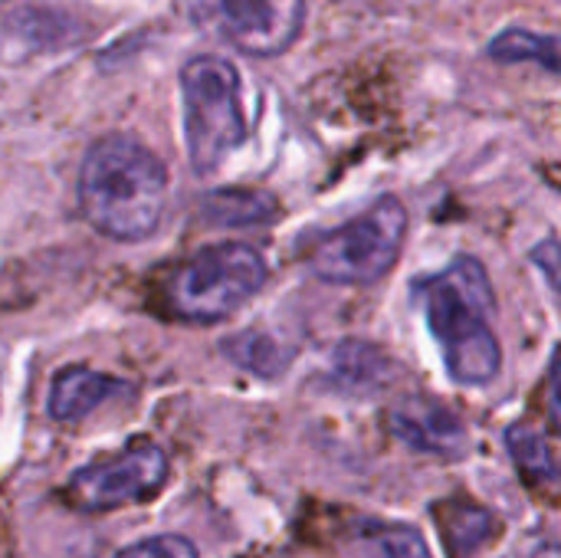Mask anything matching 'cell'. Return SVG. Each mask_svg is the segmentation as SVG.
<instances>
[{
  "mask_svg": "<svg viewBox=\"0 0 561 558\" xmlns=\"http://www.w3.org/2000/svg\"><path fill=\"white\" fill-rule=\"evenodd\" d=\"M414 296L450 378L463 388L490 385L503 368V349L490 322L496 296L486 266L477 257H454L440 273L417 280Z\"/></svg>",
  "mask_w": 561,
  "mask_h": 558,
  "instance_id": "cell-1",
  "label": "cell"
},
{
  "mask_svg": "<svg viewBox=\"0 0 561 558\" xmlns=\"http://www.w3.org/2000/svg\"><path fill=\"white\" fill-rule=\"evenodd\" d=\"M168 204L164 161L131 135L99 138L79 171V207L85 220L122 243L151 237Z\"/></svg>",
  "mask_w": 561,
  "mask_h": 558,
  "instance_id": "cell-2",
  "label": "cell"
},
{
  "mask_svg": "<svg viewBox=\"0 0 561 558\" xmlns=\"http://www.w3.org/2000/svg\"><path fill=\"white\" fill-rule=\"evenodd\" d=\"M184 145L197 174L217 171L247 141L240 72L230 59L194 56L181 69Z\"/></svg>",
  "mask_w": 561,
  "mask_h": 558,
  "instance_id": "cell-3",
  "label": "cell"
},
{
  "mask_svg": "<svg viewBox=\"0 0 561 558\" xmlns=\"http://www.w3.org/2000/svg\"><path fill=\"white\" fill-rule=\"evenodd\" d=\"M408 210L398 197H378L362 217L329 230L309 253V270L329 286H375L401 260Z\"/></svg>",
  "mask_w": 561,
  "mask_h": 558,
  "instance_id": "cell-4",
  "label": "cell"
},
{
  "mask_svg": "<svg viewBox=\"0 0 561 558\" xmlns=\"http://www.w3.org/2000/svg\"><path fill=\"white\" fill-rule=\"evenodd\" d=\"M266 286V260L247 243H217L191 257L171 280V309L187 322H220Z\"/></svg>",
  "mask_w": 561,
  "mask_h": 558,
  "instance_id": "cell-5",
  "label": "cell"
},
{
  "mask_svg": "<svg viewBox=\"0 0 561 558\" xmlns=\"http://www.w3.org/2000/svg\"><path fill=\"white\" fill-rule=\"evenodd\" d=\"M181 16L227 46L273 59L283 56L306 26V0H174Z\"/></svg>",
  "mask_w": 561,
  "mask_h": 558,
  "instance_id": "cell-6",
  "label": "cell"
},
{
  "mask_svg": "<svg viewBox=\"0 0 561 558\" xmlns=\"http://www.w3.org/2000/svg\"><path fill=\"white\" fill-rule=\"evenodd\" d=\"M168 480V457L158 444L138 441L128 451L72 474L66 503L79 513H108L158 497Z\"/></svg>",
  "mask_w": 561,
  "mask_h": 558,
  "instance_id": "cell-7",
  "label": "cell"
},
{
  "mask_svg": "<svg viewBox=\"0 0 561 558\" xmlns=\"http://www.w3.org/2000/svg\"><path fill=\"white\" fill-rule=\"evenodd\" d=\"M391 434L417 454H431L440 460H460L470 451V434L463 421L431 398H408L388 411Z\"/></svg>",
  "mask_w": 561,
  "mask_h": 558,
  "instance_id": "cell-8",
  "label": "cell"
},
{
  "mask_svg": "<svg viewBox=\"0 0 561 558\" xmlns=\"http://www.w3.org/2000/svg\"><path fill=\"white\" fill-rule=\"evenodd\" d=\"M76 16L46 7H20L0 20V56H30L76 39Z\"/></svg>",
  "mask_w": 561,
  "mask_h": 558,
  "instance_id": "cell-9",
  "label": "cell"
},
{
  "mask_svg": "<svg viewBox=\"0 0 561 558\" xmlns=\"http://www.w3.org/2000/svg\"><path fill=\"white\" fill-rule=\"evenodd\" d=\"M125 385L118 378L99 375L92 368H62L53 378L49 388V414L56 421H82L85 414H92L99 405H105L112 395H122Z\"/></svg>",
  "mask_w": 561,
  "mask_h": 558,
  "instance_id": "cell-10",
  "label": "cell"
},
{
  "mask_svg": "<svg viewBox=\"0 0 561 558\" xmlns=\"http://www.w3.org/2000/svg\"><path fill=\"white\" fill-rule=\"evenodd\" d=\"M204 217L217 227H266L279 217V201L256 187H224L204 201Z\"/></svg>",
  "mask_w": 561,
  "mask_h": 558,
  "instance_id": "cell-11",
  "label": "cell"
},
{
  "mask_svg": "<svg viewBox=\"0 0 561 558\" xmlns=\"http://www.w3.org/2000/svg\"><path fill=\"white\" fill-rule=\"evenodd\" d=\"M434 516H437V526H440L454 558H473V553L483 549L490 543V536L496 533L493 513L477 503H467V500L437 503Z\"/></svg>",
  "mask_w": 561,
  "mask_h": 558,
  "instance_id": "cell-12",
  "label": "cell"
},
{
  "mask_svg": "<svg viewBox=\"0 0 561 558\" xmlns=\"http://www.w3.org/2000/svg\"><path fill=\"white\" fill-rule=\"evenodd\" d=\"M486 56L493 62H536L549 76L561 79V33H536L526 26H510L496 33L486 46Z\"/></svg>",
  "mask_w": 561,
  "mask_h": 558,
  "instance_id": "cell-13",
  "label": "cell"
},
{
  "mask_svg": "<svg viewBox=\"0 0 561 558\" xmlns=\"http://www.w3.org/2000/svg\"><path fill=\"white\" fill-rule=\"evenodd\" d=\"M224 355L233 365H240V368H247V372H253L260 378H276L289 365V352L273 335H263V332H240V335L227 339Z\"/></svg>",
  "mask_w": 561,
  "mask_h": 558,
  "instance_id": "cell-14",
  "label": "cell"
},
{
  "mask_svg": "<svg viewBox=\"0 0 561 558\" xmlns=\"http://www.w3.org/2000/svg\"><path fill=\"white\" fill-rule=\"evenodd\" d=\"M506 447L529 480H536V483H556L559 480V464L552 457V447L529 424H513L506 431Z\"/></svg>",
  "mask_w": 561,
  "mask_h": 558,
  "instance_id": "cell-15",
  "label": "cell"
},
{
  "mask_svg": "<svg viewBox=\"0 0 561 558\" xmlns=\"http://www.w3.org/2000/svg\"><path fill=\"white\" fill-rule=\"evenodd\" d=\"M335 372L352 388L355 385H368V388L378 385L381 388L391 375V362L378 349H371L368 342H342L335 352Z\"/></svg>",
  "mask_w": 561,
  "mask_h": 558,
  "instance_id": "cell-16",
  "label": "cell"
},
{
  "mask_svg": "<svg viewBox=\"0 0 561 558\" xmlns=\"http://www.w3.org/2000/svg\"><path fill=\"white\" fill-rule=\"evenodd\" d=\"M375 543L385 558H431V549L424 536L414 526L404 523H388L375 529Z\"/></svg>",
  "mask_w": 561,
  "mask_h": 558,
  "instance_id": "cell-17",
  "label": "cell"
},
{
  "mask_svg": "<svg viewBox=\"0 0 561 558\" xmlns=\"http://www.w3.org/2000/svg\"><path fill=\"white\" fill-rule=\"evenodd\" d=\"M115 558H201L194 543L184 536H151L135 543L131 549L118 553Z\"/></svg>",
  "mask_w": 561,
  "mask_h": 558,
  "instance_id": "cell-18",
  "label": "cell"
},
{
  "mask_svg": "<svg viewBox=\"0 0 561 558\" xmlns=\"http://www.w3.org/2000/svg\"><path fill=\"white\" fill-rule=\"evenodd\" d=\"M533 260L536 266L549 276V283L561 293V243L559 240H546L533 250Z\"/></svg>",
  "mask_w": 561,
  "mask_h": 558,
  "instance_id": "cell-19",
  "label": "cell"
},
{
  "mask_svg": "<svg viewBox=\"0 0 561 558\" xmlns=\"http://www.w3.org/2000/svg\"><path fill=\"white\" fill-rule=\"evenodd\" d=\"M549 421H552V431L561 434V349L549 365Z\"/></svg>",
  "mask_w": 561,
  "mask_h": 558,
  "instance_id": "cell-20",
  "label": "cell"
},
{
  "mask_svg": "<svg viewBox=\"0 0 561 558\" xmlns=\"http://www.w3.org/2000/svg\"><path fill=\"white\" fill-rule=\"evenodd\" d=\"M0 3H7V0H0Z\"/></svg>",
  "mask_w": 561,
  "mask_h": 558,
  "instance_id": "cell-21",
  "label": "cell"
}]
</instances>
